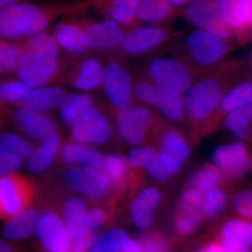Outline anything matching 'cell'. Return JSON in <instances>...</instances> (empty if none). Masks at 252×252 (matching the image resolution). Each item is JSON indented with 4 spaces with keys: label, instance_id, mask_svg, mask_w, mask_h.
Instances as JSON below:
<instances>
[{
    "label": "cell",
    "instance_id": "cell-28",
    "mask_svg": "<svg viewBox=\"0 0 252 252\" xmlns=\"http://www.w3.org/2000/svg\"><path fill=\"white\" fill-rule=\"evenodd\" d=\"M61 136L57 131L51 132L43 139L28 158V171L35 175L45 171L61 148Z\"/></svg>",
    "mask_w": 252,
    "mask_h": 252
},
{
    "label": "cell",
    "instance_id": "cell-13",
    "mask_svg": "<svg viewBox=\"0 0 252 252\" xmlns=\"http://www.w3.org/2000/svg\"><path fill=\"white\" fill-rule=\"evenodd\" d=\"M34 188L26 176L14 172L0 177V220H6L30 206Z\"/></svg>",
    "mask_w": 252,
    "mask_h": 252
},
{
    "label": "cell",
    "instance_id": "cell-45",
    "mask_svg": "<svg viewBox=\"0 0 252 252\" xmlns=\"http://www.w3.org/2000/svg\"><path fill=\"white\" fill-rule=\"evenodd\" d=\"M31 88L21 81H6L0 83V100L18 104L26 97Z\"/></svg>",
    "mask_w": 252,
    "mask_h": 252
},
{
    "label": "cell",
    "instance_id": "cell-24",
    "mask_svg": "<svg viewBox=\"0 0 252 252\" xmlns=\"http://www.w3.org/2000/svg\"><path fill=\"white\" fill-rule=\"evenodd\" d=\"M107 214L100 207H94L86 213L80 228L72 239L70 252H86L97 239L99 230L105 224Z\"/></svg>",
    "mask_w": 252,
    "mask_h": 252
},
{
    "label": "cell",
    "instance_id": "cell-52",
    "mask_svg": "<svg viewBox=\"0 0 252 252\" xmlns=\"http://www.w3.org/2000/svg\"><path fill=\"white\" fill-rule=\"evenodd\" d=\"M249 66H250V69L252 73V47L251 51H250V58H249Z\"/></svg>",
    "mask_w": 252,
    "mask_h": 252
},
{
    "label": "cell",
    "instance_id": "cell-53",
    "mask_svg": "<svg viewBox=\"0 0 252 252\" xmlns=\"http://www.w3.org/2000/svg\"><path fill=\"white\" fill-rule=\"evenodd\" d=\"M251 140H252V138L251 139Z\"/></svg>",
    "mask_w": 252,
    "mask_h": 252
},
{
    "label": "cell",
    "instance_id": "cell-31",
    "mask_svg": "<svg viewBox=\"0 0 252 252\" xmlns=\"http://www.w3.org/2000/svg\"><path fill=\"white\" fill-rule=\"evenodd\" d=\"M252 102V74L233 86L220 101L216 116L217 129L228 113Z\"/></svg>",
    "mask_w": 252,
    "mask_h": 252
},
{
    "label": "cell",
    "instance_id": "cell-10",
    "mask_svg": "<svg viewBox=\"0 0 252 252\" xmlns=\"http://www.w3.org/2000/svg\"><path fill=\"white\" fill-rule=\"evenodd\" d=\"M211 160L230 186L241 182L252 172V151L245 142L235 141L217 146Z\"/></svg>",
    "mask_w": 252,
    "mask_h": 252
},
{
    "label": "cell",
    "instance_id": "cell-39",
    "mask_svg": "<svg viewBox=\"0 0 252 252\" xmlns=\"http://www.w3.org/2000/svg\"><path fill=\"white\" fill-rule=\"evenodd\" d=\"M129 215L136 228L147 231L157 223L159 213L133 195L129 203Z\"/></svg>",
    "mask_w": 252,
    "mask_h": 252
},
{
    "label": "cell",
    "instance_id": "cell-12",
    "mask_svg": "<svg viewBox=\"0 0 252 252\" xmlns=\"http://www.w3.org/2000/svg\"><path fill=\"white\" fill-rule=\"evenodd\" d=\"M102 86L115 112L126 110L136 102L133 79L125 66L117 60H110L104 66Z\"/></svg>",
    "mask_w": 252,
    "mask_h": 252
},
{
    "label": "cell",
    "instance_id": "cell-27",
    "mask_svg": "<svg viewBox=\"0 0 252 252\" xmlns=\"http://www.w3.org/2000/svg\"><path fill=\"white\" fill-rule=\"evenodd\" d=\"M102 172L108 177L115 196L124 193L132 180V171L127 158L119 153L104 154Z\"/></svg>",
    "mask_w": 252,
    "mask_h": 252
},
{
    "label": "cell",
    "instance_id": "cell-21",
    "mask_svg": "<svg viewBox=\"0 0 252 252\" xmlns=\"http://www.w3.org/2000/svg\"><path fill=\"white\" fill-rule=\"evenodd\" d=\"M168 223L176 239H185L196 234L205 223L203 213L175 202L169 214Z\"/></svg>",
    "mask_w": 252,
    "mask_h": 252
},
{
    "label": "cell",
    "instance_id": "cell-22",
    "mask_svg": "<svg viewBox=\"0 0 252 252\" xmlns=\"http://www.w3.org/2000/svg\"><path fill=\"white\" fill-rule=\"evenodd\" d=\"M138 3L139 0H91L90 7L123 27L134 28L139 22L137 18Z\"/></svg>",
    "mask_w": 252,
    "mask_h": 252
},
{
    "label": "cell",
    "instance_id": "cell-38",
    "mask_svg": "<svg viewBox=\"0 0 252 252\" xmlns=\"http://www.w3.org/2000/svg\"><path fill=\"white\" fill-rule=\"evenodd\" d=\"M87 206L85 201L79 197H69L63 206V221L68 235L72 240L80 228L86 215Z\"/></svg>",
    "mask_w": 252,
    "mask_h": 252
},
{
    "label": "cell",
    "instance_id": "cell-17",
    "mask_svg": "<svg viewBox=\"0 0 252 252\" xmlns=\"http://www.w3.org/2000/svg\"><path fill=\"white\" fill-rule=\"evenodd\" d=\"M126 158L132 171L137 174L144 172L152 183L165 189L173 185L175 178L162 166L157 149L152 144L132 147Z\"/></svg>",
    "mask_w": 252,
    "mask_h": 252
},
{
    "label": "cell",
    "instance_id": "cell-4",
    "mask_svg": "<svg viewBox=\"0 0 252 252\" xmlns=\"http://www.w3.org/2000/svg\"><path fill=\"white\" fill-rule=\"evenodd\" d=\"M140 74L164 92L183 97L200 74L165 50L147 58Z\"/></svg>",
    "mask_w": 252,
    "mask_h": 252
},
{
    "label": "cell",
    "instance_id": "cell-18",
    "mask_svg": "<svg viewBox=\"0 0 252 252\" xmlns=\"http://www.w3.org/2000/svg\"><path fill=\"white\" fill-rule=\"evenodd\" d=\"M35 233L46 252H69L70 238L64 221L55 210H47L41 214Z\"/></svg>",
    "mask_w": 252,
    "mask_h": 252
},
{
    "label": "cell",
    "instance_id": "cell-29",
    "mask_svg": "<svg viewBox=\"0 0 252 252\" xmlns=\"http://www.w3.org/2000/svg\"><path fill=\"white\" fill-rule=\"evenodd\" d=\"M89 252H141V245L124 229L113 228L97 238Z\"/></svg>",
    "mask_w": 252,
    "mask_h": 252
},
{
    "label": "cell",
    "instance_id": "cell-46",
    "mask_svg": "<svg viewBox=\"0 0 252 252\" xmlns=\"http://www.w3.org/2000/svg\"><path fill=\"white\" fill-rule=\"evenodd\" d=\"M22 160L14 154L0 150V177L16 172Z\"/></svg>",
    "mask_w": 252,
    "mask_h": 252
},
{
    "label": "cell",
    "instance_id": "cell-50",
    "mask_svg": "<svg viewBox=\"0 0 252 252\" xmlns=\"http://www.w3.org/2000/svg\"><path fill=\"white\" fill-rule=\"evenodd\" d=\"M191 0H169L172 7H179V6H183L184 4L189 3Z\"/></svg>",
    "mask_w": 252,
    "mask_h": 252
},
{
    "label": "cell",
    "instance_id": "cell-11",
    "mask_svg": "<svg viewBox=\"0 0 252 252\" xmlns=\"http://www.w3.org/2000/svg\"><path fill=\"white\" fill-rule=\"evenodd\" d=\"M186 21L196 29L208 32L235 43L234 32L220 13L215 0H191L183 11Z\"/></svg>",
    "mask_w": 252,
    "mask_h": 252
},
{
    "label": "cell",
    "instance_id": "cell-8",
    "mask_svg": "<svg viewBox=\"0 0 252 252\" xmlns=\"http://www.w3.org/2000/svg\"><path fill=\"white\" fill-rule=\"evenodd\" d=\"M173 36L163 25L136 26L126 31L119 50L127 57H149L166 50Z\"/></svg>",
    "mask_w": 252,
    "mask_h": 252
},
{
    "label": "cell",
    "instance_id": "cell-47",
    "mask_svg": "<svg viewBox=\"0 0 252 252\" xmlns=\"http://www.w3.org/2000/svg\"><path fill=\"white\" fill-rule=\"evenodd\" d=\"M195 252H226L215 237L202 243Z\"/></svg>",
    "mask_w": 252,
    "mask_h": 252
},
{
    "label": "cell",
    "instance_id": "cell-5",
    "mask_svg": "<svg viewBox=\"0 0 252 252\" xmlns=\"http://www.w3.org/2000/svg\"><path fill=\"white\" fill-rule=\"evenodd\" d=\"M185 127L160 118L152 142L162 166L172 177L182 173L192 154V143Z\"/></svg>",
    "mask_w": 252,
    "mask_h": 252
},
{
    "label": "cell",
    "instance_id": "cell-7",
    "mask_svg": "<svg viewBox=\"0 0 252 252\" xmlns=\"http://www.w3.org/2000/svg\"><path fill=\"white\" fill-rule=\"evenodd\" d=\"M133 92L137 103L147 106L167 122L188 127L182 96L164 92L140 74L133 79Z\"/></svg>",
    "mask_w": 252,
    "mask_h": 252
},
{
    "label": "cell",
    "instance_id": "cell-3",
    "mask_svg": "<svg viewBox=\"0 0 252 252\" xmlns=\"http://www.w3.org/2000/svg\"><path fill=\"white\" fill-rule=\"evenodd\" d=\"M234 44L216 34L195 28L173 36L166 51L202 74L226 61Z\"/></svg>",
    "mask_w": 252,
    "mask_h": 252
},
{
    "label": "cell",
    "instance_id": "cell-2",
    "mask_svg": "<svg viewBox=\"0 0 252 252\" xmlns=\"http://www.w3.org/2000/svg\"><path fill=\"white\" fill-rule=\"evenodd\" d=\"M91 0H50L41 4L21 1L0 8V37H31L56 18L90 8Z\"/></svg>",
    "mask_w": 252,
    "mask_h": 252
},
{
    "label": "cell",
    "instance_id": "cell-35",
    "mask_svg": "<svg viewBox=\"0 0 252 252\" xmlns=\"http://www.w3.org/2000/svg\"><path fill=\"white\" fill-rule=\"evenodd\" d=\"M53 36L60 47L69 54H82L86 51L81 40L82 28L79 20L59 23L55 28Z\"/></svg>",
    "mask_w": 252,
    "mask_h": 252
},
{
    "label": "cell",
    "instance_id": "cell-51",
    "mask_svg": "<svg viewBox=\"0 0 252 252\" xmlns=\"http://www.w3.org/2000/svg\"><path fill=\"white\" fill-rule=\"evenodd\" d=\"M26 0H0V8L9 6V5L15 4V3L25 1Z\"/></svg>",
    "mask_w": 252,
    "mask_h": 252
},
{
    "label": "cell",
    "instance_id": "cell-48",
    "mask_svg": "<svg viewBox=\"0 0 252 252\" xmlns=\"http://www.w3.org/2000/svg\"><path fill=\"white\" fill-rule=\"evenodd\" d=\"M0 252H26L22 249L11 243L9 240L0 238Z\"/></svg>",
    "mask_w": 252,
    "mask_h": 252
},
{
    "label": "cell",
    "instance_id": "cell-37",
    "mask_svg": "<svg viewBox=\"0 0 252 252\" xmlns=\"http://www.w3.org/2000/svg\"><path fill=\"white\" fill-rule=\"evenodd\" d=\"M172 11L169 0H139L137 18L141 22L162 25L170 17Z\"/></svg>",
    "mask_w": 252,
    "mask_h": 252
},
{
    "label": "cell",
    "instance_id": "cell-15",
    "mask_svg": "<svg viewBox=\"0 0 252 252\" xmlns=\"http://www.w3.org/2000/svg\"><path fill=\"white\" fill-rule=\"evenodd\" d=\"M113 135L114 129L109 118L94 105L86 109L71 127L72 140L88 146L107 143Z\"/></svg>",
    "mask_w": 252,
    "mask_h": 252
},
{
    "label": "cell",
    "instance_id": "cell-9",
    "mask_svg": "<svg viewBox=\"0 0 252 252\" xmlns=\"http://www.w3.org/2000/svg\"><path fill=\"white\" fill-rule=\"evenodd\" d=\"M59 56L24 46L16 68L20 81L31 89L47 85L59 72Z\"/></svg>",
    "mask_w": 252,
    "mask_h": 252
},
{
    "label": "cell",
    "instance_id": "cell-14",
    "mask_svg": "<svg viewBox=\"0 0 252 252\" xmlns=\"http://www.w3.org/2000/svg\"><path fill=\"white\" fill-rule=\"evenodd\" d=\"M64 178L69 188L91 201H102L114 195L107 175L92 167L71 165Z\"/></svg>",
    "mask_w": 252,
    "mask_h": 252
},
{
    "label": "cell",
    "instance_id": "cell-44",
    "mask_svg": "<svg viewBox=\"0 0 252 252\" xmlns=\"http://www.w3.org/2000/svg\"><path fill=\"white\" fill-rule=\"evenodd\" d=\"M24 46L0 41V73L9 72L16 69Z\"/></svg>",
    "mask_w": 252,
    "mask_h": 252
},
{
    "label": "cell",
    "instance_id": "cell-43",
    "mask_svg": "<svg viewBox=\"0 0 252 252\" xmlns=\"http://www.w3.org/2000/svg\"><path fill=\"white\" fill-rule=\"evenodd\" d=\"M230 207L236 216L252 220V187L239 189L232 193Z\"/></svg>",
    "mask_w": 252,
    "mask_h": 252
},
{
    "label": "cell",
    "instance_id": "cell-1",
    "mask_svg": "<svg viewBox=\"0 0 252 252\" xmlns=\"http://www.w3.org/2000/svg\"><path fill=\"white\" fill-rule=\"evenodd\" d=\"M245 67L240 60H226L200 74L183 96L187 127L196 137L216 130L220 101L233 86L250 75Z\"/></svg>",
    "mask_w": 252,
    "mask_h": 252
},
{
    "label": "cell",
    "instance_id": "cell-16",
    "mask_svg": "<svg viewBox=\"0 0 252 252\" xmlns=\"http://www.w3.org/2000/svg\"><path fill=\"white\" fill-rule=\"evenodd\" d=\"M82 28V44L86 50L113 51L119 49L126 31L109 18L102 21L79 20Z\"/></svg>",
    "mask_w": 252,
    "mask_h": 252
},
{
    "label": "cell",
    "instance_id": "cell-49",
    "mask_svg": "<svg viewBox=\"0 0 252 252\" xmlns=\"http://www.w3.org/2000/svg\"><path fill=\"white\" fill-rule=\"evenodd\" d=\"M252 40V3L247 26V41Z\"/></svg>",
    "mask_w": 252,
    "mask_h": 252
},
{
    "label": "cell",
    "instance_id": "cell-30",
    "mask_svg": "<svg viewBox=\"0 0 252 252\" xmlns=\"http://www.w3.org/2000/svg\"><path fill=\"white\" fill-rule=\"evenodd\" d=\"M64 95V90L61 86H41L31 89L19 104L36 112L46 113L59 107Z\"/></svg>",
    "mask_w": 252,
    "mask_h": 252
},
{
    "label": "cell",
    "instance_id": "cell-6",
    "mask_svg": "<svg viewBox=\"0 0 252 252\" xmlns=\"http://www.w3.org/2000/svg\"><path fill=\"white\" fill-rule=\"evenodd\" d=\"M160 118L147 106L137 102L126 110L114 112L118 135L132 147L152 144Z\"/></svg>",
    "mask_w": 252,
    "mask_h": 252
},
{
    "label": "cell",
    "instance_id": "cell-32",
    "mask_svg": "<svg viewBox=\"0 0 252 252\" xmlns=\"http://www.w3.org/2000/svg\"><path fill=\"white\" fill-rule=\"evenodd\" d=\"M230 188L217 187L202 194V212L205 223L219 221L223 219L230 208Z\"/></svg>",
    "mask_w": 252,
    "mask_h": 252
},
{
    "label": "cell",
    "instance_id": "cell-34",
    "mask_svg": "<svg viewBox=\"0 0 252 252\" xmlns=\"http://www.w3.org/2000/svg\"><path fill=\"white\" fill-rule=\"evenodd\" d=\"M185 185L198 189L201 194L217 187H230L223 174L212 162H203L197 167Z\"/></svg>",
    "mask_w": 252,
    "mask_h": 252
},
{
    "label": "cell",
    "instance_id": "cell-33",
    "mask_svg": "<svg viewBox=\"0 0 252 252\" xmlns=\"http://www.w3.org/2000/svg\"><path fill=\"white\" fill-rule=\"evenodd\" d=\"M214 237L228 239L252 248V220L236 215L223 218L217 225Z\"/></svg>",
    "mask_w": 252,
    "mask_h": 252
},
{
    "label": "cell",
    "instance_id": "cell-41",
    "mask_svg": "<svg viewBox=\"0 0 252 252\" xmlns=\"http://www.w3.org/2000/svg\"><path fill=\"white\" fill-rule=\"evenodd\" d=\"M220 126L231 134L240 129H250L252 132V102L227 114Z\"/></svg>",
    "mask_w": 252,
    "mask_h": 252
},
{
    "label": "cell",
    "instance_id": "cell-19",
    "mask_svg": "<svg viewBox=\"0 0 252 252\" xmlns=\"http://www.w3.org/2000/svg\"><path fill=\"white\" fill-rule=\"evenodd\" d=\"M13 119L18 127L28 136L36 140H42L56 131V124L45 113L36 112L19 107L13 112Z\"/></svg>",
    "mask_w": 252,
    "mask_h": 252
},
{
    "label": "cell",
    "instance_id": "cell-36",
    "mask_svg": "<svg viewBox=\"0 0 252 252\" xmlns=\"http://www.w3.org/2000/svg\"><path fill=\"white\" fill-rule=\"evenodd\" d=\"M94 105V97L86 93L64 94L59 104L60 115L71 127L86 109Z\"/></svg>",
    "mask_w": 252,
    "mask_h": 252
},
{
    "label": "cell",
    "instance_id": "cell-23",
    "mask_svg": "<svg viewBox=\"0 0 252 252\" xmlns=\"http://www.w3.org/2000/svg\"><path fill=\"white\" fill-rule=\"evenodd\" d=\"M104 66L98 59L87 58L76 64L69 74L72 87L83 91L96 90L102 86Z\"/></svg>",
    "mask_w": 252,
    "mask_h": 252
},
{
    "label": "cell",
    "instance_id": "cell-40",
    "mask_svg": "<svg viewBox=\"0 0 252 252\" xmlns=\"http://www.w3.org/2000/svg\"><path fill=\"white\" fill-rule=\"evenodd\" d=\"M137 239L140 243L141 252H172L173 240L161 230H147Z\"/></svg>",
    "mask_w": 252,
    "mask_h": 252
},
{
    "label": "cell",
    "instance_id": "cell-20",
    "mask_svg": "<svg viewBox=\"0 0 252 252\" xmlns=\"http://www.w3.org/2000/svg\"><path fill=\"white\" fill-rule=\"evenodd\" d=\"M220 13L232 28L236 42L245 44L247 41V26L252 0H215Z\"/></svg>",
    "mask_w": 252,
    "mask_h": 252
},
{
    "label": "cell",
    "instance_id": "cell-26",
    "mask_svg": "<svg viewBox=\"0 0 252 252\" xmlns=\"http://www.w3.org/2000/svg\"><path fill=\"white\" fill-rule=\"evenodd\" d=\"M60 157L67 165L90 167L102 172L103 170L104 154L74 141L67 142L61 147Z\"/></svg>",
    "mask_w": 252,
    "mask_h": 252
},
{
    "label": "cell",
    "instance_id": "cell-25",
    "mask_svg": "<svg viewBox=\"0 0 252 252\" xmlns=\"http://www.w3.org/2000/svg\"><path fill=\"white\" fill-rule=\"evenodd\" d=\"M39 210L28 207L17 215L5 220L1 228L3 238L11 242L26 240L35 232L36 225L41 217Z\"/></svg>",
    "mask_w": 252,
    "mask_h": 252
},
{
    "label": "cell",
    "instance_id": "cell-42",
    "mask_svg": "<svg viewBox=\"0 0 252 252\" xmlns=\"http://www.w3.org/2000/svg\"><path fill=\"white\" fill-rule=\"evenodd\" d=\"M32 144L21 136L13 132L0 134V150L10 152L26 160L34 150Z\"/></svg>",
    "mask_w": 252,
    "mask_h": 252
}]
</instances>
